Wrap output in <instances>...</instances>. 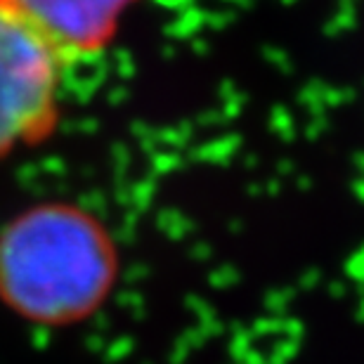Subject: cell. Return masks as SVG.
Returning a JSON list of instances; mask_svg holds the SVG:
<instances>
[{
  "label": "cell",
  "mask_w": 364,
  "mask_h": 364,
  "mask_svg": "<svg viewBox=\"0 0 364 364\" xmlns=\"http://www.w3.org/2000/svg\"><path fill=\"white\" fill-rule=\"evenodd\" d=\"M116 272L112 237L81 208L46 203L0 230V298L31 322L62 326L88 317Z\"/></svg>",
  "instance_id": "obj_1"
},
{
  "label": "cell",
  "mask_w": 364,
  "mask_h": 364,
  "mask_svg": "<svg viewBox=\"0 0 364 364\" xmlns=\"http://www.w3.org/2000/svg\"><path fill=\"white\" fill-rule=\"evenodd\" d=\"M67 67L24 12L0 0V159L55 133Z\"/></svg>",
  "instance_id": "obj_2"
},
{
  "label": "cell",
  "mask_w": 364,
  "mask_h": 364,
  "mask_svg": "<svg viewBox=\"0 0 364 364\" xmlns=\"http://www.w3.org/2000/svg\"><path fill=\"white\" fill-rule=\"evenodd\" d=\"M57 48L67 64L97 57L112 46L121 19L137 0H10Z\"/></svg>",
  "instance_id": "obj_3"
}]
</instances>
